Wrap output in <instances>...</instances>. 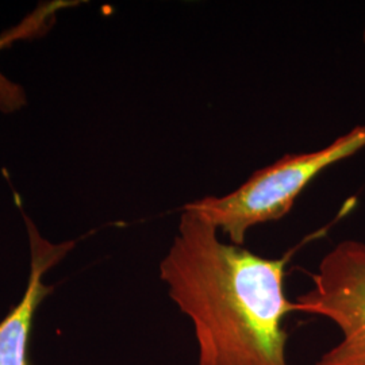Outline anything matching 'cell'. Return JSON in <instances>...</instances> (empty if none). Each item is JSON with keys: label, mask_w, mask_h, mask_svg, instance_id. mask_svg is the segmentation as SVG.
<instances>
[{"label": "cell", "mask_w": 365, "mask_h": 365, "mask_svg": "<svg viewBox=\"0 0 365 365\" xmlns=\"http://www.w3.org/2000/svg\"><path fill=\"white\" fill-rule=\"evenodd\" d=\"M218 229L182 210L160 262L168 295L192 324L197 365H291L284 287L289 255L269 259L223 242Z\"/></svg>", "instance_id": "1"}, {"label": "cell", "mask_w": 365, "mask_h": 365, "mask_svg": "<svg viewBox=\"0 0 365 365\" xmlns=\"http://www.w3.org/2000/svg\"><path fill=\"white\" fill-rule=\"evenodd\" d=\"M365 148V125L334 140L322 149L286 155L256 170L235 191L192 200L184 210L194 211L230 240L244 247L249 230L287 215L295 200L314 179L330 165Z\"/></svg>", "instance_id": "2"}, {"label": "cell", "mask_w": 365, "mask_h": 365, "mask_svg": "<svg viewBox=\"0 0 365 365\" xmlns=\"http://www.w3.org/2000/svg\"><path fill=\"white\" fill-rule=\"evenodd\" d=\"M313 286L295 302L297 313L327 318L341 341L314 365H365V242L345 240L327 252Z\"/></svg>", "instance_id": "3"}, {"label": "cell", "mask_w": 365, "mask_h": 365, "mask_svg": "<svg viewBox=\"0 0 365 365\" xmlns=\"http://www.w3.org/2000/svg\"><path fill=\"white\" fill-rule=\"evenodd\" d=\"M24 218L30 245V274L24 298L0 321V365H31L29 345L34 318L39 304L54 291L43 283V276L76 245V241L52 244L39 235L33 221L26 215Z\"/></svg>", "instance_id": "4"}, {"label": "cell", "mask_w": 365, "mask_h": 365, "mask_svg": "<svg viewBox=\"0 0 365 365\" xmlns=\"http://www.w3.org/2000/svg\"><path fill=\"white\" fill-rule=\"evenodd\" d=\"M4 43L0 39V46ZM26 105V93L24 88L0 73V111L10 114Z\"/></svg>", "instance_id": "5"}, {"label": "cell", "mask_w": 365, "mask_h": 365, "mask_svg": "<svg viewBox=\"0 0 365 365\" xmlns=\"http://www.w3.org/2000/svg\"><path fill=\"white\" fill-rule=\"evenodd\" d=\"M363 39H364V43H365V29H364V34H363Z\"/></svg>", "instance_id": "6"}]
</instances>
